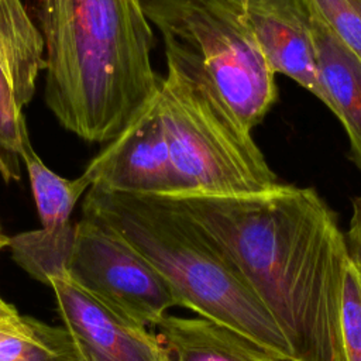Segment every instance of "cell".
Here are the masks:
<instances>
[{"label": "cell", "mask_w": 361, "mask_h": 361, "mask_svg": "<svg viewBox=\"0 0 361 361\" xmlns=\"http://www.w3.org/2000/svg\"><path fill=\"white\" fill-rule=\"evenodd\" d=\"M228 1H231V3H234V4H238V6H240L244 0H228Z\"/></svg>", "instance_id": "cell-21"}, {"label": "cell", "mask_w": 361, "mask_h": 361, "mask_svg": "<svg viewBox=\"0 0 361 361\" xmlns=\"http://www.w3.org/2000/svg\"><path fill=\"white\" fill-rule=\"evenodd\" d=\"M176 195H251L279 180L247 131L196 78L166 63L158 87Z\"/></svg>", "instance_id": "cell-5"}, {"label": "cell", "mask_w": 361, "mask_h": 361, "mask_svg": "<svg viewBox=\"0 0 361 361\" xmlns=\"http://www.w3.org/2000/svg\"><path fill=\"white\" fill-rule=\"evenodd\" d=\"M0 361H82L65 327L21 316L0 333Z\"/></svg>", "instance_id": "cell-14"}, {"label": "cell", "mask_w": 361, "mask_h": 361, "mask_svg": "<svg viewBox=\"0 0 361 361\" xmlns=\"http://www.w3.org/2000/svg\"><path fill=\"white\" fill-rule=\"evenodd\" d=\"M45 69L44 39L21 0H0V176L21 178V151L30 137L24 107Z\"/></svg>", "instance_id": "cell-7"}, {"label": "cell", "mask_w": 361, "mask_h": 361, "mask_svg": "<svg viewBox=\"0 0 361 361\" xmlns=\"http://www.w3.org/2000/svg\"><path fill=\"white\" fill-rule=\"evenodd\" d=\"M82 361H168L157 333L99 302L66 274L47 282Z\"/></svg>", "instance_id": "cell-9"}, {"label": "cell", "mask_w": 361, "mask_h": 361, "mask_svg": "<svg viewBox=\"0 0 361 361\" xmlns=\"http://www.w3.org/2000/svg\"><path fill=\"white\" fill-rule=\"evenodd\" d=\"M142 6L162 37L166 63L200 80L251 133L278 87L240 6L228 0H142Z\"/></svg>", "instance_id": "cell-4"}, {"label": "cell", "mask_w": 361, "mask_h": 361, "mask_svg": "<svg viewBox=\"0 0 361 361\" xmlns=\"http://www.w3.org/2000/svg\"><path fill=\"white\" fill-rule=\"evenodd\" d=\"M158 94V92H157ZM87 164L92 186L141 196H175L176 183L158 96Z\"/></svg>", "instance_id": "cell-8"}, {"label": "cell", "mask_w": 361, "mask_h": 361, "mask_svg": "<svg viewBox=\"0 0 361 361\" xmlns=\"http://www.w3.org/2000/svg\"><path fill=\"white\" fill-rule=\"evenodd\" d=\"M343 361H361V272L348 261L340 300Z\"/></svg>", "instance_id": "cell-17"}, {"label": "cell", "mask_w": 361, "mask_h": 361, "mask_svg": "<svg viewBox=\"0 0 361 361\" xmlns=\"http://www.w3.org/2000/svg\"><path fill=\"white\" fill-rule=\"evenodd\" d=\"M82 217L97 221L138 251L165 279L179 307L226 326L292 361L285 336L202 231L162 196L90 186Z\"/></svg>", "instance_id": "cell-3"}, {"label": "cell", "mask_w": 361, "mask_h": 361, "mask_svg": "<svg viewBox=\"0 0 361 361\" xmlns=\"http://www.w3.org/2000/svg\"><path fill=\"white\" fill-rule=\"evenodd\" d=\"M66 276L111 310L157 326L178 300L157 269L106 226L82 217L65 267Z\"/></svg>", "instance_id": "cell-6"}, {"label": "cell", "mask_w": 361, "mask_h": 361, "mask_svg": "<svg viewBox=\"0 0 361 361\" xmlns=\"http://www.w3.org/2000/svg\"><path fill=\"white\" fill-rule=\"evenodd\" d=\"M324 106L340 120L350 158L361 172V59L310 16Z\"/></svg>", "instance_id": "cell-11"}, {"label": "cell", "mask_w": 361, "mask_h": 361, "mask_svg": "<svg viewBox=\"0 0 361 361\" xmlns=\"http://www.w3.org/2000/svg\"><path fill=\"white\" fill-rule=\"evenodd\" d=\"M340 42L361 59V0H302Z\"/></svg>", "instance_id": "cell-16"}, {"label": "cell", "mask_w": 361, "mask_h": 361, "mask_svg": "<svg viewBox=\"0 0 361 361\" xmlns=\"http://www.w3.org/2000/svg\"><path fill=\"white\" fill-rule=\"evenodd\" d=\"M20 317L21 314L17 312V309L0 296V333L11 327Z\"/></svg>", "instance_id": "cell-19"}, {"label": "cell", "mask_w": 361, "mask_h": 361, "mask_svg": "<svg viewBox=\"0 0 361 361\" xmlns=\"http://www.w3.org/2000/svg\"><path fill=\"white\" fill-rule=\"evenodd\" d=\"M38 21L47 107L79 138L111 141L159 87L142 0H39Z\"/></svg>", "instance_id": "cell-2"}, {"label": "cell", "mask_w": 361, "mask_h": 361, "mask_svg": "<svg viewBox=\"0 0 361 361\" xmlns=\"http://www.w3.org/2000/svg\"><path fill=\"white\" fill-rule=\"evenodd\" d=\"M8 240H10V237H8L7 234H4L3 227H1V223H0V250L8 245Z\"/></svg>", "instance_id": "cell-20"}, {"label": "cell", "mask_w": 361, "mask_h": 361, "mask_svg": "<svg viewBox=\"0 0 361 361\" xmlns=\"http://www.w3.org/2000/svg\"><path fill=\"white\" fill-rule=\"evenodd\" d=\"M162 197L202 231L269 313L292 361H343L344 233L313 188L278 183L251 195Z\"/></svg>", "instance_id": "cell-1"}, {"label": "cell", "mask_w": 361, "mask_h": 361, "mask_svg": "<svg viewBox=\"0 0 361 361\" xmlns=\"http://www.w3.org/2000/svg\"><path fill=\"white\" fill-rule=\"evenodd\" d=\"M265 61L324 103L310 14L302 0H244L240 4Z\"/></svg>", "instance_id": "cell-10"}, {"label": "cell", "mask_w": 361, "mask_h": 361, "mask_svg": "<svg viewBox=\"0 0 361 361\" xmlns=\"http://www.w3.org/2000/svg\"><path fill=\"white\" fill-rule=\"evenodd\" d=\"M344 244L348 261L361 272V195L351 200V217Z\"/></svg>", "instance_id": "cell-18"}, {"label": "cell", "mask_w": 361, "mask_h": 361, "mask_svg": "<svg viewBox=\"0 0 361 361\" xmlns=\"http://www.w3.org/2000/svg\"><path fill=\"white\" fill-rule=\"evenodd\" d=\"M21 162L28 173L41 227L54 231L69 226L76 203L92 186L89 179L83 173L66 179L51 171L34 151L30 137L23 144Z\"/></svg>", "instance_id": "cell-13"}, {"label": "cell", "mask_w": 361, "mask_h": 361, "mask_svg": "<svg viewBox=\"0 0 361 361\" xmlns=\"http://www.w3.org/2000/svg\"><path fill=\"white\" fill-rule=\"evenodd\" d=\"M168 361H289L203 317L165 316L157 326Z\"/></svg>", "instance_id": "cell-12"}, {"label": "cell", "mask_w": 361, "mask_h": 361, "mask_svg": "<svg viewBox=\"0 0 361 361\" xmlns=\"http://www.w3.org/2000/svg\"><path fill=\"white\" fill-rule=\"evenodd\" d=\"M75 237V224L61 230L45 228L24 231L10 237L13 259L37 281L47 283L51 276L65 274Z\"/></svg>", "instance_id": "cell-15"}]
</instances>
